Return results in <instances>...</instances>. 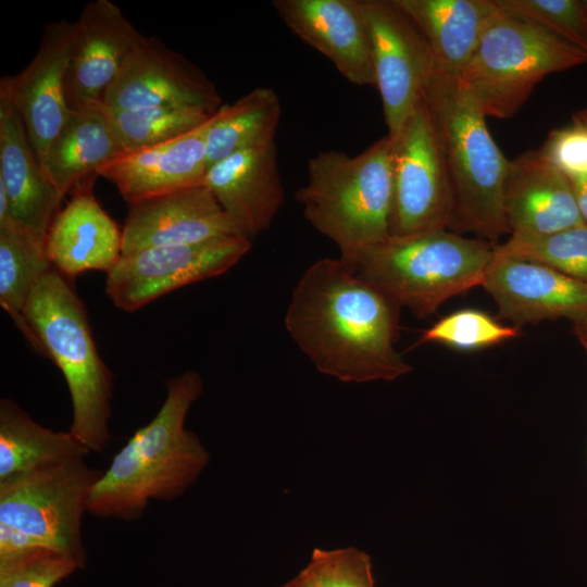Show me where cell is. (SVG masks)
<instances>
[{"label": "cell", "instance_id": "obj_1", "mask_svg": "<svg viewBox=\"0 0 587 587\" xmlns=\"http://www.w3.org/2000/svg\"><path fill=\"white\" fill-rule=\"evenodd\" d=\"M400 309L340 257L323 258L298 279L284 322L321 373L344 383L389 382L412 370L395 347Z\"/></svg>", "mask_w": 587, "mask_h": 587}, {"label": "cell", "instance_id": "obj_2", "mask_svg": "<svg viewBox=\"0 0 587 587\" xmlns=\"http://www.w3.org/2000/svg\"><path fill=\"white\" fill-rule=\"evenodd\" d=\"M203 390L201 376L186 371L166 382V397L154 417L114 454L91 491L88 512L126 522L140 519L150 500L182 496L209 463L199 437L185 428Z\"/></svg>", "mask_w": 587, "mask_h": 587}, {"label": "cell", "instance_id": "obj_3", "mask_svg": "<svg viewBox=\"0 0 587 587\" xmlns=\"http://www.w3.org/2000/svg\"><path fill=\"white\" fill-rule=\"evenodd\" d=\"M452 200L450 230L492 242L511 234L503 210L509 160L459 76L435 71L424 95Z\"/></svg>", "mask_w": 587, "mask_h": 587}, {"label": "cell", "instance_id": "obj_4", "mask_svg": "<svg viewBox=\"0 0 587 587\" xmlns=\"http://www.w3.org/2000/svg\"><path fill=\"white\" fill-rule=\"evenodd\" d=\"M39 353L62 372L72 400L68 432L90 452L110 444L113 375L101 359L73 280L54 268L32 290L23 311Z\"/></svg>", "mask_w": 587, "mask_h": 587}, {"label": "cell", "instance_id": "obj_5", "mask_svg": "<svg viewBox=\"0 0 587 587\" xmlns=\"http://www.w3.org/2000/svg\"><path fill=\"white\" fill-rule=\"evenodd\" d=\"M495 246L438 229L388 236L341 259L400 308L426 317L448 299L482 285Z\"/></svg>", "mask_w": 587, "mask_h": 587}, {"label": "cell", "instance_id": "obj_6", "mask_svg": "<svg viewBox=\"0 0 587 587\" xmlns=\"http://www.w3.org/2000/svg\"><path fill=\"white\" fill-rule=\"evenodd\" d=\"M296 199L305 220L337 245L342 259L386 239L392 207L390 137L353 157L317 152L308 161Z\"/></svg>", "mask_w": 587, "mask_h": 587}, {"label": "cell", "instance_id": "obj_7", "mask_svg": "<svg viewBox=\"0 0 587 587\" xmlns=\"http://www.w3.org/2000/svg\"><path fill=\"white\" fill-rule=\"evenodd\" d=\"M101 474L78 458L0 479V555L48 547L83 567L82 522Z\"/></svg>", "mask_w": 587, "mask_h": 587}, {"label": "cell", "instance_id": "obj_8", "mask_svg": "<svg viewBox=\"0 0 587 587\" xmlns=\"http://www.w3.org/2000/svg\"><path fill=\"white\" fill-rule=\"evenodd\" d=\"M586 61L577 48L498 8L459 77L486 116L510 118L547 75Z\"/></svg>", "mask_w": 587, "mask_h": 587}, {"label": "cell", "instance_id": "obj_9", "mask_svg": "<svg viewBox=\"0 0 587 587\" xmlns=\"http://www.w3.org/2000/svg\"><path fill=\"white\" fill-rule=\"evenodd\" d=\"M391 140L390 236L449 229L452 200L438 139L424 99Z\"/></svg>", "mask_w": 587, "mask_h": 587}, {"label": "cell", "instance_id": "obj_10", "mask_svg": "<svg viewBox=\"0 0 587 587\" xmlns=\"http://www.w3.org/2000/svg\"><path fill=\"white\" fill-rule=\"evenodd\" d=\"M250 249V239L234 235L122 255L107 274L105 294L120 310L134 312L175 289L224 274Z\"/></svg>", "mask_w": 587, "mask_h": 587}, {"label": "cell", "instance_id": "obj_11", "mask_svg": "<svg viewBox=\"0 0 587 587\" xmlns=\"http://www.w3.org/2000/svg\"><path fill=\"white\" fill-rule=\"evenodd\" d=\"M360 3L372 39L387 135L394 137L422 101L435 62L421 32L392 0Z\"/></svg>", "mask_w": 587, "mask_h": 587}, {"label": "cell", "instance_id": "obj_12", "mask_svg": "<svg viewBox=\"0 0 587 587\" xmlns=\"http://www.w3.org/2000/svg\"><path fill=\"white\" fill-rule=\"evenodd\" d=\"M100 103L115 110L176 107L209 113L222 107L205 74L155 36H145L129 53Z\"/></svg>", "mask_w": 587, "mask_h": 587}, {"label": "cell", "instance_id": "obj_13", "mask_svg": "<svg viewBox=\"0 0 587 587\" xmlns=\"http://www.w3.org/2000/svg\"><path fill=\"white\" fill-rule=\"evenodd\" d=\"M73 36L74 23H47L30 63L17 75L0 79V88L24 121L43 173L49 147L71 111L65 100V76Z\"/></svg>", "mask_w": 587, "mask_h": 587}, {"label": "cell", "instance_id": "obj_14", "mask_svg": "<svg viewBox=\"0 0 587 587\" xmlns=\"http://www.w3.org/2000/svg\"><path fill=\"white\" fill-rule=\"evenodd\" d=\"M143 37L110 0L88 2L74 22L65 76L68 109L80 110L100 102Z\"/></svg>", "mask_w": 587, "mask_h": 587}, {"label": "cell", "instance_id": "obj_15", "mask_svg": "<svg viewBox=\"0 0 587 587\" xmlns=\"http://www.w3.org/2000/svg\"><path fill=\"white\" fill-rule=\"evenodd\" d=\"M122 233V255L241 235L204 184L129 203Z\"/></svg>", "mask_w": 587, "mask_h": 587}, {"label": "cell", "instance_id": "obj_16", "mask_svg": "<svg viewBox=\"0 0 587 587\" xmlns=\"http://www.w3.org/2000/svg\"><path fill=\"white\" fill-rule=\"evenodd\" d=\"M514 326L587 314V284L545 264L495 252L480 285Z\"/></svg>", "mask_w": 587, "mask_h": 587}, {"label": "cell", "instance_id": "obj_17", "mask_svg": "<svg viewBox=\"0 0 587 587\" xmlns=\"http://www.w3.org/2000/svg\"><path fill=\"white\" fill-rule=\"evenodd\" d=\"M272 5L302 41L358 86H376L373 47L360 0H275Z\"/></svg>", "mask_w": 587, "mask_h": 587}, {"label": "cell", "instance_id": "obj_18", "mask_svg": "<svg viewBox=\"0 0 587 587\" xmlns=\"http://www.w3.org/2000/svg\"><path fill=\"white\" fill-rule=\"evenodd\" d=\"M503 210L511 234L547 235L585 224L571 180L540 150L509 160Z\"/></svg>", "mask_w": 587, "mask_h": 587}, {"label": "cell", "instance_id": "obj_19", "mask_svg": "<svg viewBox=\"0 0 587 587\" xmlns=\"http://www.w3.org/2000/svg\"><path fill=\"white\" fill-rule=\"evenodd\" d=\"M203 184L250 240L270 227L285 201L275 142L238 151L213 164Z\"/></svg>", "mask_w": 587, "mask_h": 587}, {"label": "cell", "instance_id": "obj_20", "mask_svg": "<svg viewBox=\"0 0 587 587\" xmlns=\"http://www.w3.org/2000/svg\"><path fill=\"white\" fill-rule=\"evenodd\" d=\"M211 117L172 140L121 153L99 176L112 182L127 204L202 185L209 170L205 134Z\"/></svg>", "mask_w": 587, "mask_h": 587}, {"label": "cell", "instance_id": "obj_21", "mask_svg": "<svg viewBox=\"0 0 587 587\" xmlns=\"http://www.w3.org/2000/svg\"><path fill=\"white\" fill-rule=\"evenodd\" d=\"M93 183L70 193L46 234V252L52 267L72 280L87 271L108 274L122 257V229L97 201Z\"/></svg>", "mask_w": 587, "mask_h": 587}, {"label": "cell", "instance_id": "obj_22", "mask_svg": "<svg viewBox=\"0 0 587 587\" xmlns=\"http://www.w3.org/2000/svg\"><path fill=\"white\" fill-rule=\"evenodd\" d=\"M0 183L10 200L11 217L46 235L64 198L42 172L24 121L2 88Z\"/></svg>", "mask_w": 587, "mask_h": 587}, {"label": "cell", "instance_id": "obj_23", "mask_svg": "<svg viewBox=\"0 0 587 587\" xmlns=\"http://www.w3.org/2000/svg\"><path fill=\"white\" fill-rule=\"evenodd\" d=\"M414 23L436 71L460 76L498 12L495 0H392Z\"/></svg>", "mask_w": 587, "mask_h": 587}, {"label": "cell", "instance_id": "obj_24", "mask_svg": "<svg viewBox=\"0 0 587 587\" xmlns=\"http://www.w3.org/2000/svg\"><path fill=\"white\" fill-rule=\"evenodd\" d=\"M123 152L111 123L96 105L71 110L49 147L45 174L65 198L77 187L95 182L100 170Z\"/></svg>", "mask_w": 587, "mask_h": 587}, {"label": "cell", "instance_id": "obj_25", "mask_svg": "<svg viewBox=\"0 0 587 587\" xmlns=\"http://www.w3.org/2000/svg\"><path fill=\"white\" fill-rule=\"evenodd\" d=\"M51 270L45 234L12 217L0 221V304L37 352L38 342L23 311L34 287Z\"/></svg>", "mask_w": 587, "mask_h": 587}, {"label": "cell", "instance_id": "obj_26", "mask_svg": "<svg viewBox=\"0 0 587 587\" xmlns=\"http://www.w3.org/2000/svg\"><path fill=\"white\" fill-rule=\"evenodd\" d=\"M280 101L275 90L259 87L233 104H223L211 117L207 134L209 168L242 150L275 142Z\"/></svg>", "mask_w": 587, "mask_h": 587}, {"label": "cell", "instance_id": "obj_27", "mask_svg": "<svg viewBox=\"0 0 587 587\" xmlns=\"http://www.w3.org/2000/svg\"><path fill=\"white\" fill-rule=\"evenodd\" d=\"M89 452L70 432L43 427L13 400L1 399L0 479Z\"/></svg>", "mask_w": 587, "mask_h": 587}, {"label": "cell", "instance_id": "obj_28", "mask_svg": "<svg viewBox=\"0 0 587 587\" xmlns=\"http://www.w3.org/2000/svg\"><path fill=\"white\" fill-rule=\"evenodd\" d=\"M96 105L109 120L125 151L159 145L203 125L214 113L195 108L115 110Z\"/></svg>", "mask_w": 587, "mask_h": 587}, {"label": "cell", "instance_id": "obj_29", "mask_svg": "<svg viewBox=\"0 0 587 587\" xmlns=\"http://www.w3.org/2000/svg\"><path fill=\"white\" fill-rule=\"evenodd\" d=\"M495 252L550 266L587 284V224L547 235L511 234Z\"/></svg>", "mask_w": 587, "mask_h": 587}, {"label": "cell", "instance_id": "obj_30", "mask_svg": "<svg viewBox=\"0 0 587 587\" xmlns=\"http://www.w3.org/2000/svg\"><path fill=\"white\" fill-rule=\"evenodd\" d=\"M499 10L530 22L587 55V0H495Z\"/></svg>", "mask_w": 587, "mask_h": 587}, {"label": "cell", "instance_id": "obj_31", "mask_svg": "<svg viewBox=\"0 0 587 587\" xmlns=\"http://www.w3.org/2000/svg\"><path fill=\"white\" fill-rule=\"evenodd\" d=\"M520 335L516 326H505L477 309H461L425 329L417 345L440 344L459 350H476L499 345Z\"/></svg>", "mask_w": 587, "mask_h": 587}, {"label": "cell", "instance_id": "obj_32", "mask_svg": "<svg viewBox=\"0 0 587 587\" xmlns=\"http://www.w3.org/2000/svg\"><path fill=\"white\" fill-rule=\"evenodd\" d=\"M80 565L48 547H33L0 555V587H53Z\"/></svg>", "mask_w": 587, "mask_h": 587}, {"label": "cell", "instance_id": "obj_33", "mask_svg": "<svg viewBox=\"0 0 587 587\" xmlns=\"http://www.w3.org/2000/svg\"><path fill=\"white\" fill-rule=\"evenodd\" d=\"M303 570L313 587H374L370 557L354 547L316 548Z\"/></svg>", "mask_w": 587, "mask_h": 587}, {"label": "cell", "instance_id": "obj_34", "mask_svg": "<svg viewBox=\"0 0 587 587\" xmlns=\"http://www.w3.org/2000/svg\"><path fill=\"white\" fill-rule=\"evenodd\" d=\"M542 154L572 183L587 178V125H571L551 132L540 149Z\"/></svg>", "mask_w": 587, "mask_h": 587}, {"label": "cell", "instance_id": "obj_35", "mask_svg": "<svg viewBox=\"0 0 587 587\" xmlns=\"http://www.w3.org/2000/svg\"><path fill=\"white\" fill-rule=\"evenodd\" d=\"M572 183V182H571ZM577 204L584 222L587 224V178L572 183Z\"/></svg>", "mask_w": 587, "mask_h": 587}, {"label": "cell", "instance_id": "obj_36", "mask_svg": "<svg viewBox=\"0 0 587 587\" xmlns=\"http://www.w3.org/2000/svg\"><path fill=\"white\" fill-rule=\"evenodd\" d=\"M282 587H313L311 580L304 570H302L297 576L287 582Z\"/></svg>", "mask_w": 587, "mask_h": 587}, {"label": "cell", "instance_id": "obj_37", "mask_svg": "<svg viewBox=\"0 0 587 587\" xmlns=\"http://www.w3.org/2000/svg\"><path fill=\"white\" fill-rule=\"evenodd\" d=\"M575 330L580 341L587 349V314L574 321Z\"/></svg>", "mask_w": 587, "mask_h": 587}, {"label": "cell", "instance_id": "obj_38", "mask_svg": "<svg viewBox=\"0 0 587 587\" xmlns=\"http://www.w3.org/2000/svg\"><path fill=\"white\" fill-rule=\"evenodd\" d=\"M573 121H577L587 125V109L580 110L575 113Z\"/></svg>", "mask_w": 587, "mask_h": 587}]
</instances>
